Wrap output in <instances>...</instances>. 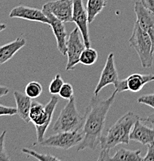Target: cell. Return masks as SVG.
<instances>
[{
	"mask_svg": "<svg viewBox=\"0 0 154 161\" xmlns=\"http://www.w3.org/2000/svg\"><path fill=\"white\" fill-rule=\"evenodd\" d=\"M115 91L108 98H102L95 95L91 98L85 114V122L82 128L84 138L78 145L77 151L95 150L101 142L102 132L105 125L107 114L116 97Z\"/></svg>",
	"mask_w": 154,
	"mask_h": 161,
	"instance_id": "obj_1",
	"label": "cell"
},
{
	"mask_svg": "<svg viewBox=\"0 0 154 161\" xmlns=\"http://www.w3.org/2000/svg\"><path fill=\"white\" fill-rule=\"evenodd\" d=\"M139 119L140 117L133 112H128L123 115L108 130L106 135L102 136V150H111L120 144H129L134 124Z\"/></svg>",
	"mask_w": 154,
	"mask_h": 161,
	"instance_id": "obj_2",
	"label": "cell"
},
{
	"mask_svg": "<svg viewBox=\"0 0 154 161\" xmlns=\"http://www.w3.org/2000/svg\"><path fill=\"white\" fill-rule=\"evenodd\" d=\"M58 101L59 100L57 96L53 95L46 105H43L36 101L32 102L30 111V119L36 127V140L39 144L44 140L45 133L53 119Z\"/></svg>",
	"mask_w": 154,
	"mask_h": 161,
	"instance_id": "obj_3",
	"label": "cell"
},
{
	"mask_svg": "<svg viewBox=\"0 0 154 161\" xmlns=\"http://www.w3.org/2000/svg\"><path fill=\"white\" fill-rule=\"evenodd\" d=\"M129 43V46L136 51L142 67L144 68H151L153 61V42L148 33L140 27L137 21L134 24Z\"/></svg>",
	"mask_w": 154,
	"mask_h": 161,
	"instance_id": "obj_4",
	"label": "cell"
},
{
	"mask_svg": "<svg viewBox=\"0 0 154 161\" xmlns=\"http://www.w3.org/2000/svg\"><path fill=\"white\" fill-rule=\"evenodd\" d=\"M85 116H82L78 112L76 106L74 97L68 100L63 109L61 110L58 119L52 127L53 132H70L82 130Z\"/></svg>",
	"mask_w": 154,
	"mask_h": 161,
	"instance_id": "obj_5",
	"label": "cell"
},
{
	"mask_svg": "<svg viewBox=\"0 0 154 161\" xmlns=\"http://www.w3.org/2000/svg\"><path fill=\"white\" fill-rule=\"evenodd\" d=\"M84 138V133L79 131L56 132L41 142L42 147H53L61 150H69L72 147L78 146Z\"/></svg>",
	"mask_w": 154,
	"mask_h": 161,
	"instance_id": "obj_6",
	"label": "cell"
},
{
	"mask_svg": "<svg viewBox=\"0 0 154 161\" xmlns=\"http://www.w3.org/2000/svg\"><path fill=\"white\" fill-rule=\"evenodd\" d=\"M80 30L78 27L74 28L70 33L67 40V56L68 62L66 70H73L74 68L80 63V56L84 50L86 48L84 40L80 37Z\"/></svg>",
	"mask_w": 154,
	"mask_h": 161,
	"instance_id": "obj_7",
	"label": "cell"
},
{
	"mask_svg": "<svg viewBox=\"0 0 154 161\" xmlns=\"http://www.w3.org/2000/svg\"><path fill=\"white\" fill-rule=\"evenodd\" d=\"M73 22L77 25L81 33V36L86 47H91L89 31H88V16L87 9L83 4V0H73Z\"/></svg>",
	"mask_w": 154,
	"mask_h": 161,
	"instance_id": "obj_8",
	"label": "cell"
},
{
	"mask_svg": "<svg viewBox=\"0 0 154 161\" xmlns=\"http://www.w3.org/2000/svg\"><path fill=\"white\" fill-rule=\"evenodd\" d=\"M118 80V75L115 64V56L113 53H110L107 58L99 80L94 91L95 95H98L102 89L107 85H115Z\"/></svg>",
	"mask_w": 154,
	"mask_h": 161,
	"instance_id": "obj_9",
	"label": "cell"
},
{
	"mask_svg": "<svg viewBox=\"0 0 154 161\" xmlns=\"http://www.w3.org/2000/svg\"><path fill=\"white\" fill-rule=\"evenodd\" d=\"M134 11L136 16V21L140 27L151 38L154 53V12L146 8L141 2H135Z\"/></svg>",
	"mask_w": 154,
	"mask_h": 161,
	"instance_id": "obj_10",
	"label": "cell"
},
{
	"mask_svg": "<svg viewBox=\"0 0 154 161\" xmlns=\"http://www.w3.org/2000/svg\"><path fill=\"white\" fill-rule=\"evenodd\" d=\"M42 9L51 12L52 14L63 23L73 22V0H56L48 2Z\"/></svg>",
	"mask_w": 154,
	"mask_h": 161,
	"instance_id": "obj_11",
	"label": "cell"
},
{
	"mask_svg": "<svg viewBox=\"0 0 154 161\" xmlns=\"http://www.w3.org/2000/svg\"><path fill=\"white\" fill-rule=\"evenodd\" d=\"M42 10L50 20V26L52 28L53 34L56 38L57 47H58V50L61 52V54L65 56V55H67V40H68L67 36H68V33H67L66 29H65L64 23L59 19L55 17L48 10L45 9H42Z\"/></svg>",
	"mask_w": 154,
	"mask_h": 161,
	"instance_id": "obj_12",
	"label": "cell"
},
{
	"mask_svg": "<svg viewBox=\"0 0 154 161\" xmlns=\"http://www.w3.org/2000/svg\"><path fill=\"white\" fill-rule=\"evenodd\" d=\"M9 18H19L30 21L39 22L50 25V20L43 10L31 8L29 6H18L11 10Z\"/></svg>",
	"mask_w": 154,
	"mask_h": 161,
	"instance_id": "obj_13",
	"label": "cell"
},
{
	"mask_svg": "<svg viewBox=\"0 0 154 161\" xmlns=\"http://www.w3.org/2000/svg\"><path fill=\"white\" fill-rule=\"evenodd\" d=\"M130 140L135 141L143 145H153L154 144V129L144 124L140 118L134 124L130 133Z\"/></svg>",
	"mask_w": 154,
	"mask_h": 161,
	"instance_id": "obj_14",
	"label": "cell"
},
{
	"mask_svg": "<svg viewBox=\"0 0 154 161\" xmlns=\"http://www.w3.org/2000/svg\"><path fill=\"white\" fill-rule=\"evenodd\" d=\"M13 95H14L15 101H16L17 114L26 123H29L30 122V111L33 101L26 94L22 93L19 91H15Z\"/></svg>",
	"mask_w": 154,
	"mask_h": 161,
	"instance_id": "obj_15",
	"label": "cell"
},
{
	"mask_svg": "<svg viewBox=\"0 0 154 161\" xmlns=\"http://www.w3.org/2000/svg\"><path fill=\"white\" fill-rule=\"evenodd\" d=\"M26 40L23 37H18L13 41L0 47V64L13 58L15 54L26 45Z\"/></svg>",
	"mask_w": 154,
	"mask_h": 161,
	"instance_id": "obj_16",
	"label": "cell"
},
{
	"mask_svg": "<svg viewBox=\"0 0 154 161\" xmlns=\"http://www.w3.org/2000/svg\"><path fill=\"white\" fill-rule=\"evenodd\" d=\"M153 75H141V74H133L128 78H125L128 91L137 93L143 88L147 83L153 81Z\"/></svg>",
	"mask_w": 154,
	"mask_h": 161,
	"instance_id": "obj_17",
	"label": "cell"
},
{
	"mask_svg": "<svg viewBox=\"0 0 154 161\" xmlns=\"http://www.w3.org/2000/svg\"><path fill=\"white\" fill-rule=\"evenodd\" d=\"M110 160L117 161H141V150H129L121 148L116 151Z\"/></svg>",
	"mask_w": 154,
	"mask_h": 161,
	"instance_id": "obj_18",
	"label": "cell"
},
{
	"mask_svg": "<svg viewBox=\"0 0 154 161\" xmlns=\"http://www.w3.org/2000/svg\"><path fill=\"white\" fill-rule=\"evenodd\" d=\"M106 5L107 0H88L86 9L88 13V23H92L95 17L102 11Z\"/></svg>",
	"mask_w": 154,
	"mask_h": 161,
	"instance_id": "obj_19",
	"label": "cell"
},
{
	"mask_svg": "<svg viewBox=\"0 0 154 161\" xmlns=\"http://www.w3.org/2000/svg\"><path fill=\"white\" fill-rule=\"evenodd\" d=\"M98 58V53L96 50L93 48L86 47L83 50L80 56V63L86 66H91L95 64Z\"/></svg>",
	"mask_w": 154,
	"mask_h": 161,
	"instance_id": "obj_20",
	"label": "cell"
},
{
	"mask_svg": "<svg viewBox=\"0 0 154 161\" xmlns=\"http://www.w3.org/2000/svg\"><path fill=\"white\" fill-rule=\"evenodd\" d=\"M42 92H43V87L39 82L35 80L28 83L24 89V93L31 99L37 98L38 97L41 96Z\"/></svg>",
	"mask_w": 154,
	"mask_h": 161,
	"instance_id": "obj_21",
	"label": "cell"
},
{
	"mask_svg": "<svg viewBox=\"0 0 154 161\" xmlns=\"http://www.w3.org/2000/svg\"><path fill=\"white\" fill-rule=\"evenodd\" d=\"M22 152L24 153L27 154V155L31 156V157H34L35 159L41 161H55V160H61L59 158L57 157H54L53 155H50V154H43L40 153L36 152L34 150H32L28 148H23L22 149Z\"/></svg>",
	"mask_w": 154,
	"mask_h": 161,
	"instance_id": "obj_22",
	"label": "cell"
},
{
	"mask_svg": "<svg viewBox=\"0 0 154 161\" xmlns=\"http://www.w3.org/2000/svg\"><path fill=\"white\" fill-rule=\"evenodd\" d=\"M63 85V80L62 79L61 75L58 74L55 75L54 78L51 80V84L49 85V92L51 95H55L59 94L62 86Z\"/></svg>",
	"mask_w": 154,
	"mask_h": 161,
	"instance_id": "obj_23",
	"label": "cell"
},
{
	"mask_svg": "<svg viewBox=\"0 0 154 161\" xmlns=\"http://www.w3.org/2000/svg\"><path fill=\"white\" fill-rule=\"evenodd\" d=\"M58 95L62 98L66 100L71 99L74 97V88L72 85L69 83H63L61 91H60Z\"/></svg>",
	"mask_w": 154,
	"mask_h": 161,
	"instance_id": "obj_24",
	"label": "cell"
},
{
	"mask_svg": "<svg viewBox=\"0 0 154 161\" xmlns=\"http://www.w3.org/2000/svg\"><path fill=\"white\" fill-rule=\"evenodd\" d=\"M6 135V131H3L0 135V161L10 160L7 152L6 151L4 145L5 136Z\"/></svg>",
	"mask_w": 154,
	"mask_h": 161,
	"instance_id": "obj_25",
	"label": "cell"
},
{
	"mask_svg": "<svg viewBox=\"0 0 154 161\" xmlns=\"http://www.w3.org/2000/svg\"><path fill=\"white\" fill-rule=\"evenodd\" d=\"M137 102L140 104L146 105L154 108V93L150 94V95H145L140 97L137 99Z\"/></svg>",
	"mask_w": 154,
	"mask_h": 161,
	"instance_id": "obj_26",
	"label": "cell"
},
{
	"mask_svg": "<svg viewBox=\"0 0 154 161\" xmlns=\"http://www.w3.org/2000/svg\"><path fill=\"white\" fill-rule=\"evenodd\" d=\"M17 114V109L16 108H13V107L5 106L3 105H0V116H3V115H14Z\"/></svg>",
	"mask_w": 154,
	"mask_h": 161,
	"instance_id": "obj_27",
	"label": "cell"
},
{
	"mask_svg": "<svg viewBox=\"0 0 154 161\" xmlns=\"http://www.w3.org/2000/svg\"><path fill=\"white\" fill-rule=\"evenodd\" d=\"M143 161H154V144L148 146V150L145 157H143Z\"/></svg>",
	"mask_w": 154,
	"mask_h": 161,
	"instance_id": "obj_28",
	"label": "cell"
},
{
	"mask_svg": "<svg viewBox=\"0 0 154 161\" xmlns=\"http://www.w3.org/2000/svg\"><path fill=\"white\" fill-rule=\"evenodd\" d=\"M110 150H102V152L100 153L99 157H98V160H111V157L109 155Z\"/></svg>",
	"mask_w": 154,
	"mask_h": 161,
	"instance_id": "obj_29",
	"label": "cell"
},
{
	"mask_svg": "<svg viewBox=\"0 0 154 161\" xmlns=\"http://www.w3.org/2000/svg\"><path fill=\"white\" fill-rule=\"evenodd\" d=\"M141 120L145 123H146L147 125H150L151 128L154 129V113L148 115L146 119H141Z\"/></svg>",
	"mask_w": 154,
	"mask_h": 161,
	"instance_id": "obj_30",
	"label": "cell"
},
{
	"mask_svg": "<svg viewBox=\"0 0 154 161\" xmlns=\"http://www.w3.org/2000/svg\"><path fill=\"white\" fill-rule=\"evenodd\" d=\"M141 3L146 8L154 12V0H141Z\"/></svg>",
	"mask_w": 154,
	"mask_h": 161,
	"instance_id": "obj_31",
	"label": "cell"
},
{
	"mask_svg": "<svg viewBox=\"0 0 154 161\" xmlns=\"http://www.w3.org/2000/svg\"><path fill=\"white\" fill-rule=\"evenodd\" d=\"M9 90L7 87L3 86V85H0V98L3 96H5V95H8Z\"/></svg>",
	"mask_w": 154,
	"mask_h": 161,
	"instance_id": "obj_32",
	"label": "cell"
},
{
	"mask_svg": "<svg viewBox=\"0 0 154 161\" xmlns=\"http://www.w3.org/2000/svg\"><path fill=\"white\" fill-rule=\"evenodd\" d=\"M6 25L4 24V23H0V33L2 31H3L4 30H6Z\"/></svg>",
	"mask_w": 154,
	"mask_h": 161,
	"instance_id": "obj_33",
	"label": "cell"
},
{
	"mask_svg": "<svg viewBox=\"0 0 154 161\" xmlns=\"http://www.w3.org/2000/svg\"><path fill=\"white\" fill-rule=\"evenodd\" d=\"M153 80H154V75H153Z\"/></svg>",
	"mask_w": 154,
	"mask_h": 161,
	"instance_id": "obj_34",
	"label": "cell"
}]
</instances>
